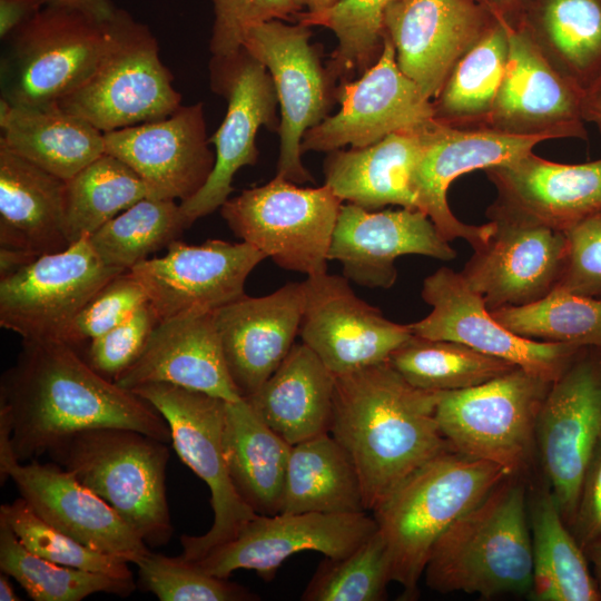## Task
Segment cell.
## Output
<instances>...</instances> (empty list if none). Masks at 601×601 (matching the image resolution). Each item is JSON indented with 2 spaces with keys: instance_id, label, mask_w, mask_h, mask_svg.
I'll list each match as a JSON object with an SVG mask.
<instances>
[{
  "instance_id": "obj_1",
  "label": "cell",
  "mask_w": 601,
  "mask_h": 601,
  "mask_svg": "<svg viewBox=\"0 0 601 601\" xmlns=\"http://www.w3.org/2000/svg\"><path fill=\"white\" fill-rule=\"evenodd\" d=\"M0 414L11 425V450L20 463L95 428H129L171 442L157 408L97 373L61 339H22L16 363L1 376Z\"/></svg>"
},
{
  "instance_id": "obj_2",
  "label": "cell",
  "mask_w": 601,
  "mask_h": 601,
  "mask_svg": "<svg viewBox=\"0 0 601 601\" xmlns=\"http://www.w3.org/2000/svg\"><path fill=\"white\" fill-rule=\"evenodd\" d=\"M439 397L407 383L388 362L336 376L329 434L358 474L366 511L451 450L436 418Z\"/></svg>"
},
{
  "instance_id": "obj_3",
  "label": "cell",
  "mask_w": 601,
  "mask_h": 601,
  "mask_svg": "<svg viewBox=\"0 0 601 601\" xmlns=\"http://www.w3.org/2000/svg\"><path fill=\"white\" fill-rule=\"evenodd\" d=\"M504 467L447 450L415 470L372 512L385 540L391 581L403 600L418 597L431 551L441 535L501 482Z\"/></svg>"
},
{
  "instance_id": "obj_4",
  "label": "cell",
  "mask_w": 601,
  "mask_h": 601,
  "mask_svg": "<svg viewBox=\"0 0 601 601\" xmlns=\"http://www.w3.org/2000/svg\"><path fill=\"white\" fill-rule=\"evenodd\" d=\"M511 477L437 540L423 573L431 590L485 599L530 594L533 555L525 490Z\"/></svg>"
},
{
  "instance_id": "obj_5",
  "label": "cell",
  "mask_w": 601,
  "mask_h": 601,
  "mask_svg": "<svg viewBox=\"0 0 601 601\" xmlns=\"http://www.w3.org/2000/svg\"><path fill=\"white\" fill-rule=\"evenodd\" d=\"M49 456L106 501L148 546L174 532L166 495L167 443L142 432L107 427L78 432Z\"/></svg>"
},
{
  "instance_id": "obj_6",
  "label": "cell",
  "mask_w": 601,
  "mask_h": 601,
  "mask_svg": "<svg viewBox=\"0 0 601 601\" xmlns=\"http://www.w3.org/2000/svg\"><path fill=\"white\" fill-rule=\"evenodd\" d=\"M112 17L102 21L45 6L4 40L1 98L14 106L60 102L99 66L111 41Z\"/></svg>"
},
{
  "instance_id": "obj_7",
  "label": "cell",
  "mask_w": 601,
  "mask_h": 601,
  "mask_svg": "<svg viewBox=\"0 0 601 601\" xmlns=\"http://www.w3.org/2000/svg\"><path fill=\"white\" fill-rule=\"evenodd\" d=\"M173 80L148 26L117 8L111 41L99 66L57 105L108 132L175 112L181 95Z\"/></svg>"
},
{
  "instance_id": "obj_8",
  "label": "cell",
  "mask_w": 601,
  "mask_h": 601,
  "mask_svg": "<svg viewBox=\"0 0 601 601\" xmlns=\"http://www.w3.org/2000/svg\"><path fill=\"white\" fill-rule=\"evenodd\" d=\"M552 383L516 367L483 384L440 392L436 418L451 449L524 471L536 446V422Z\"/></svg>"
},
{
  "instance_id": "obj_9",
  "label": "cell",
  "mask_w": 601,
  "mask_h": 601,
  "mask_svg": "<svg viewBox=\"0 0 601 601\" xmlns=\"http://www.w3.org/2000/svg\"><path fill=\"white\" fill-rule=\"evenodd\" d=\"M342 205L325 184L302 188L276 175L267 184L227 199L219 209L235 236L279 267L309 277L327 272Z\"/></svg>"
},
{
  "instance_id": "obj_10",
  "label": "cell",
  "mask_w": 601,
  "mask_h": 601,
  "mask_svg": "<svg viewBox=\"0 0 601 601\" xmlns=\"http://www.w3.org/2000/svg\"><path fill=\"white\" fill-rule=\"evenodd\" d=\"M132 392L164 416L177 455L210 491L213 525L205 534L180 538L181 555L196 561L233 540L257 515L237 494L227 472L223 442L227 401L167 383L145 384Z\"/></svg>"
},
{
  "instance_id": "obj_11",
  "label": "cell",
  "mask_w": 601,
  "mask_h": 601,
  "mask_svg": "<svg viewBox=\"0 0 601 601\" xmlns=\"http://www.w3.org/2000/svg\"><path fill=\"white\" fill-rule=\"evenodd\" d=\"M311 37L308 26L270 20L250 27L243 40V47L273 79L280 108L277 176L295 184L313 180L302 162V139L328 116L336 101V82Z\"/></svg>"
},
{
  "instance_id": "obj_12",
  "label": "cell",
  "mask_w": 601,
  "mask_h": 601,
  "mask_svg": "<svg viewBox=\"0 0 601 601\" xmlns=\"http://www.w3.org/2000/svg\"><path fill=\"white\" fill-rule=\"evenodd\" d=\"M209 82L225 98V118L209 138L215 146V166L203 186L180 208L188 224L220 208L233 191L235 174L258 159L256 135L262 126L278 131V99L268 70L244 47L228 56H211Z\"/></svg>"
},
{
  "instance_id": "obj_13",
  "label": "cell",
  "mask_w": 601,
  "mask_h": 601,
  "mask_svg": "<svg viewBox=\"0 0 601 601\" xmlns=\"http://www.w3.org/2000/svg\"><path fill=\"white\" fill-rule=\"evenodd\" d=\"M124 270L107 266L89 236L0 278V326L23 341L59 339L85 304Z\"/></svg>"
},
{
  "instance_id": "obj_14",
  "label": "cell",
  "mask_w": 601,
  "mask_h": 601,
  "mask_svg": "<svg viewBox=\"0 0 601 601\" xmlns=\"http://www.w3.org/2000/svg\"><path fill=\"white\" fill-rule=\"evenodd\" d=\"M494 231L474 249L461 273L490 311L522 306L546 296L560 282L568 240L554 229L493 203Z\"/></svg>"
},
{
  "instance_id": "obj_15",
  "label": "cell",
  "mask_w": 601,
  "mask_h": 601,
  "mask_svg": "<svg viewBox=\"0 0 601 601\" xmlns=\"http://www.w3.org/2000/svg\"><path fill=\"white\" fill-rule=\"evenodd\" d=\"M422 297L432 311L410 325L414 335L453 341L509 362L550 383L572 364L578 345L522 337L496 321L484 298L461 273L441 267L423 282Z\"/></svg>"
},
{
  "instance_id": "obj_16",
  "label": "cell",
  "mask_w": 601,
  "mask_h": 601,
  "mask_svg": "<svg viewBox=\"0 0 601 601\" xmlns=\"http://www.w3.org/2000/svg\"><path fill=\"white\" fill-rule=\"evenodd\" d=\"M339 110L309 128L306 151H334L349 145L368 147L386 136L433 119L432 100L400 69L393 43L384 38L380 58L361 77L336 86Z\"/></svg>"
},
{
  "instance_id": "obj_17",
  "label": "cell",
  "mask_w": 601,
  "mask_h": 601,
  "mask_svg": "<svg viewBox=\"0 0 601 601\" xmlns=\"http://www.w3.org/2000/svg\"><path fill=\"white\" fill-rule=\"evenodd\" d=\"M601 440V365L573 361L555 380L536 422V447L551 493L571 526L583 475Z\"/></svg>"
},
{
  "instance_id": "obj_18",
  "label": "cell",
  "mask_w": 601,
  "mask_h": 601,
  "mask_svg": "<svg viewBox=\"0 0 601 601\" xmlns=\"http://www.w3.org/2000/svg\"><path fill=\"white\" fill-rule=\"evenodd\" d=\"M548 140L542 136L511 135L489 128H454L436 120L424 127L421 156L412 175L417 209L423 211L447 240L465 239L474 249L494 231L493 221L464 224L447 204V189L457 177L510 161Z\"/></svg>"
},
{
  "instance_id": "obj_19",
  "label": "cell",
  "mask_w": 601,
  "mask_h": 601,
  "mask_svg": "<svg viewBox=\"0 0 601 601\" xmlns=\"http://www.w3.org/2000/svg\"><path fill=\"white\" fill-rule=\"evenodd\" d=\"M166 249L128 270L145 288L159 322L191 311L214 312L243 297L248 275L266 258L246 242L188 245L177 239Z\"/></svg>"
},
{
  "instance_id": "obj_20",
  "label": "cell",
  "mask_w": 601,
  "mask_h": 601,
  "mask_svg": "<svg viewBox=\"0 0 601 601\" xmlns=\"http://www.w3.org/2000/svg\"><path fill=\"white\" fill-rule=\"evenodd\" d=\"M376 530L375 519L367 512L257 514L233 540L196 562L218 578L228 579L244 569L270 581L284 561L296 553L314 551L327 558H343Z\"/></svg>"
},
{
  "instance_id": "obj_21",
  "label": "cell",
  "mask_w": 601,
  "mask_h": 601,
  "mask_svg": "<svg viewBox=\"0 0 601 601\" xmlns=\"http://www.w3.org/2000/svg\"><path fill=\"white\" fill-rule=\"evenodd\" d=\"M305 285L302 343L335 377L387 362L413 335L410 325L387 319L357 297L346 277L326 272L307 277Z\"/></svg>"
},
{
  "instance_id": "obj_22",
  "label": "cell",
  "mask_w": 601,
  "mask_h": 601,
  "mask_svg": "<svg viewBox=\"0 0 601 601\" xmlns=\"http://www.w3.org/2000/svg\"><path fill=\"white\" fill-rule=\"evenodd\" d=\"M506 26L510 42L506 69L483 128L542 136L548 140H585L584 91L552 67L521 24Z\"/></svg>"
},
{
  "instance_id": "obj_23",
  "label": "cell",
  "mask_w": 601,
  "mask_h": 601,
  "mask_svg": "<svg viewBox=\"0 0 601 601\" xmlns=\"http://www.w3.org/2000/svg\"><path fill=\"white\" fill-rule=\"evenodd\" d=\"M104 139L105 152L137 173L152 198L180 203L191 198L215 166L203 102L181 105L159 120L104 132Z\"/></svg>"
},
{
  "instance_id": "obj_24",
  "label": "cell",
  "mask_w": 601,
  "mask_h": 601,
  "mask_svg": "<svg viewBox=\"0 0 601 601\" xmlns=\"http://www.w3.org/2000/svg\"><path fill=\"white\" fill-rule=\"evenodd\" d=\"M479 0H396L384 16V38L400 69L433 99L455 61L494 22Z\"/></svg>"
},
{
  "instance_id": "obj_25",
  "label": "cell",
  "mask_w": 601,
  "mask_h": 601,
  "mask_svg": "<svg viewBox=\"0 0 601 601\" xmlns=\"http://www.w3.org/2000/svg\"><path fill=\"white\" fill-rule=\"evenodd\" d=\"M404 255L451 260L456 252L418 209L341 206L328 259L339 262L344 277L359 286L390 288L397 277L395 259Z\"/></svg>"
},
{
  "instance_id": "obj_26",
  "label": "cell",
  "mask_w": 601,
  "mask_h": 601,
  "mask_svg": "<svg viewBox=\"0 0 601 601\" xmlns=\"http://www.w3.org/2000/svg\"><path fill=\"white\" fill-rule=\"evenodd\" d=\"M11 479L22 499L47 523L96 551L137 564L148 545L99 495L57 463H11L0 476Z\"/></svg>"
},
{
  "instance_id": "obj_27",
  "label": "cell",
  "mask_w": 601,
  "mask_h": 601,
  "mask_svg": "<svg viewBox=\"0 0 601 601\" xmlns=\"http://www.w3.org/2000/svg\"><path fill=\"white\" fill-rule=\"evenodd\" d=\"M305 303L303 280L262 297L245 294L214 311L225 362L243 398L254 394L290 352Z\"/></svg>"
},
{
  "instance_id": "obj_28",
  "label": "cell",
  "mask_w": 601,
  "mask_h": 601,
  "mask_svg": "<svg viewBox=\"0 0 601 601\" xmlns=\"http://www.w3.org/2000/svg\"><path fill=\"white\" fill-rule=\"evenodd\" d=\"M114 382L129 391L167 383L227 402L243 398L229 375L210 311H191L159 322L140 356Z\"/></svg>"
},
{
  "instance_id": "obj_29",
  "label": "cell",
  "mask_w": 601,
  "mask_h": 601,
  "mask_svg": "<svg viewBox=\"0 0 601 601\" xmlns=\"http://www.w3.org/2000/svg\"><path fill=\"white\" fill-rule=\"evenodd\" d=\"M484 171L497 190L495 204L554 229L601 211V159L561 164L532 150Z\"/></svg>"
},
{
  "instance_id": "obj_30",
  "label": "cell",
  "mask_w": 601,
  "mask_h": 601,
  "mask_svg": "<svg viewBox=\"0 0 601 601\" xmlns=\"http://www.w3.org/2000/svg\"><path fill=\"white\" fill-rule=\"evenodd\" d=\"M65 183L0 145V247L36 257L66 249Z\"/></svg>"
},
{
  "instance_id": "obj_31",
  "label": "cell",
  "mask_w": 601,
  "mask_h": 601,
  "mask_svg": "<svg viewBox=\"0 0 601 601\" xmlns=\"http://www.w3.org/2000/svg\"><path fill=\"white\" fill-rule=\"evenodd\" d=\"M426 124L393 132L368 147L331 151L324 161L325 185L343 201L368 210L386 205L417 209L412 175Z\"/></svg>"
},
{
  "instance_id": "obj_32",
  "label": "cell",
  "mask_w": 601,
  "mask_h": 601,
  "mask_svg": "<svg viewBox=\"0 0 601 601\" xmlns=\"http://www.w3.org/2000/svg\"><path fill=\"white\" fill-rule=\"evenodd\" d=\"M335 375L304 343L294 344L273 375L246 402L290 445L329 433Z\"/></svg>"
},
{
  "instance_id": "obj_33",
  "label": "cell",
  "mask_w": 601,
  "mask_h": 601,
  "mask_svg": "<svg viewBox=\"0 0 601 601\" xmlns=\"http://www.w3.org/2000/svg\"><path fill=\"white\" fill-rule=\"evenodd\" d=\"M0 145L68 180L105 154L104 132L58 105L14 106L0 99Z\"/></svg>"
},
{
  "instance_id": "obj_34",
  "label": "cell",
  "mask_w": 601,
  "mask_h": 601,
  "mask_svg": "<svg viewBox=\"0 0 601 601\" xmlns=\"http://www.w3.org/2000/svg\"><path fill=\"white\" fill-rule=\"evenodd\" d=\"M224 455L240 499L260 515L280 513L292 445L245 398L226 402Z\"/></svg>"
},
{
  "instance_id": "obj_35",
  "label": "cell",
  "mask_w": 601,
  "mask_h": 601,
  "mask_svg": "<svg viewBox=\"0 0 601 601\" xmlns=\"http://www.w3.org/2000/svg\"><path fill=\"white\" fill-rule=\"evenodd\" d=\"M519 24L583 91L601 76V0H532Z\"/></svg>"
},
{
  "instance_id": "obj_36",
  "label": "cell",
  "mask_w": 601,
  "mask_h": 601,
  "mask_svg": "<svg viewBox=\"0 0 601 601\" xmlns=\"http://www.w3.org/2000/svg\"><path fill=\"white\" fill-rule=\"evenodd\" d=\"M362 512L367 511L358 474L329 433L292 445L280 513Z\"/></svg>"
},
{
  "instance_id": "obj_37",
  "label": "cell",
  "mask_w": 601,
  "mask_h": 601,
  "mask_svg": "<svg viewBox=\"0 0 601 601\" xmlns=\"http://www.w3.org/2000/svg\"><path fill=\"white\" fill-rule=\"evenodd\" d=\"M533 580L538 601H600L584 549L563 520L551 491H541L530 510Z\"/></svg>"
},
{
  "instance_id": "obj_38",
  "label": "cell",
  "mask_w": 601,
  "mask_h": 601,
  "mask_svg": "<svg viewBox=\"0 0 601 601\" xmlns=\"http://www.w3.org/2000/svg\"><path fill=\"white\" fill-rule=\"evenodd\" d=\"M509 49L508 26L495 17L451 68L432 99L433 119L454 128H483L504 77Z\"/></svg>"
},
{
  "instance_id": "obj_39",
  "label": "cell",
  "mask_w": 601,
  "mask_h": 601,
  "mask_svg": "<svg viewBox=\"0 0 601 601\" xmlns=\"http://www.w3.org/2000/svg\"><path fill=\"white\" fill-rule=\"evenodd\" d=\"M146 197H151V191L138 174L105 152L65 183V229L69 245L90 236Z\"/></svg>"
},
{
  "instance_id": "obj_40",
  "label": "cell",
  "mask_w": 601,
  "mask_h": 601,
  "mask_svg": "<svg viewBox=\"0 0 601 601\" xmlns=\"http://www.w3.org/2000/svg\"><path fill=\"white\" fill-rule=\"evenodd\" d=\"M387 362L407 383L432 392L465 390L518 367L457 342L414 334Z\"/></svg>"
},
{
  "instance_id": "obj_41",
  "label": "cell",
  "mask_w": 601,
  "mask_h": 601,
  "mask_svg": "<svg viewBox=\"0 0 601 601\" xmlns=\"http://www.w3.org/2000/svg\"><path fill=\"white\" fill-rule=\"evenodd\" d=\"M189 227L175 200L146 197L97 229L89 240L107 266L127 272L167 248Z\"/></svg>"
},
{
  "instance_id": "obj_42",
  "label": "cell",
  "mask_w": 601,
  "mask_h": 601,
  "mask_svg": "<svg viewBox=\"0 0 601 601\" xmlns=\"http://www.w3.org/2000/svg\"><path fill=\"white\" fill-rule=\"evenodd\" d=\"M0 569L35 601H80L100 592L128 597L135 590L134 580L66 566L32 553L1 519Z\"/></svg>"
},
{
  "instance_id": "obj_43",
  "label": "cell",
  "mask_w": 601,
  "mask_h": 601,
  "mask_svg": "<svg viewBox=\"0 0 601 601\" xmlns=\"http://www.w3.org/2000/svg\"><path fill=\"white\" fill-rule=\"evenodd\" d=\"M491 313L504 327L529 339L601 346V298L555 286L534 303Z\"/></svg>"
},
{
  "instance_id": "obj_44",
  "label": "cell",
  "mask_w": 601,
  "mask_h": 601,
  "mask_svg": "<svg viewBox=\"0 0 601 601\" xmlns=\"http://www.w3.org/2000/svg\"><path fill=\"white\" fill-rule=\"evenodd\" d=\"M396 0H338L327 10L303 11L302 24L329 29L338 43L327 62V70L336 82L349 81L362 75L380 58L384 46V16Z\"/></svg>"
},
{
  "instance_id": "obj_45",
  "label": "cell",
  "mask_w": 601,
  "mask_h": 601,
  "mask_svg": "<svg viewBox=\"0 0 601 601\" xmlns=\"http://www.w3.org/2000/svg\"><path fill=\"white\" fill-rule=\"evenodd\" d=\"M391 581L384 538L375 531L353 552L319 563L306 585L303 601H382Z\"/></svg>"
},
{
  "instance_id": "obj_46",
  "label": "cell",
  "mask_w": 601,
  "mask_h": 601,
  "mask_svg": "<svg viewBox=\"0 0 601 601\" xmlns=\"http://www.w3.org/2000/svg\"><path fill=\"white\" fill-rule=\"evenodd\" d=\"M0 519L32 553L75 569L98 572L121 580H134L128 562L86 546L42 520L19 497L2 504Z\"/></svg>"
},
{
  "instance_id": "obj_47",
  "label": "cell",
  "mask_w": 601,
  "mask_h": 601,
  "mask_svg": "<svg viewBox=\"0 0 601 601\" xmlns=\"http://www.w3.org/2000/svg\"><path fill=\"white\" fill-rule=\"evenodd\" d=\"M146 590L160 601H256L247 588L205 571L196 561L149 551L138 562Z\"/></svg>"
},
{
  "instance_id": "obj_48",
  "label": "cell",
  "mask_w": 601,
  "mask_h": 601,
  "mask_svg": "<svg viewBox=\"0 0 601 601\" xmlns=\"http://www.w3.org/2000/svg\"><path fill=\"white\" fill-rule=\"evenodd\" d=\"M148 302L142 285L127 270L105 284L79 311L61 334V341L77 347L129 318Z\"/></svg>"
},
{
  "instance_id": "obj_49",
  "label": "cell",
  "mask_w": 601,
  "mask_h": 601,
  "mask_svg": "<svg viewBox=\"0 0 601 601\" xmlns=\"http://www.w3.org/2000/svg\"><path fill=\"white\" fill-rule=\"evenodd\" d=\"M214 24L209 40L211 56H228L243 48L246 31L270 20H297L299 0H211Z\"/></svg>"
},
{
  "instance_id": "obj_50",
  "label": "cell",
  "mask_w": 601,
  "mask_h": 601,
  "mask_svg": "<svg viewBox=\"0 0 601 601\" xmlns=\"http://www.w3.org/2000/svg\"><path fill=\"white\" fill-rule=\"evenodd\" d=\"M158 323L152 305L147 302L125 322L90 341L86 361L114 382L140 356Z\"/></svg>"
},
{
  "instance_id": "obj_51",
  "label": "cell",
  "mask_w": 601,
  "mask_h": 601,
  "mask_svg": "<svg viewBox=\"0 0 601 601\" xmlns=\"http://www.w3.org/2000/svg\"><path fill=\"white\" fill-rule=\"evenodd\" d=\"M568 253L556 286L578 295L601 298V211L564 231Z\"/></svg>"
},
{
  "instance_id": "obj_52",
  "label": "cell",
  "mask_w": 601,
  "mask_h": 601,
  "mask_svg": "<svg viewBox=\"0 0 601 601\" xmlns=\"http://www.w3.org/2000/svg\"><path fill=\"white\" fill-rule=\"evenodd\" d=\"M571 528L583 549L601 534V440L583 475Z\"/></svg>"
},
{
  "instance_id": "obj_53",
  "label": "cell",
  "mask_w": 601,
  "mask_h": 601,
  "mask_svg": "<svg viewBox=\"0 0 601 601\" xmlns=\"http://www.w3.org/2000/svg\"><path fill=\"white\" fill-rule=\"evenodd\" d=\"M43 7L41 0H0V39L4 41Z\"/></svg>"
},
{
  "instance_id": "obj_54",
  "label": "cell",
  "mask_w": 601,
  "mask_h": 601,
  "mask_svg": "<svg viewBox=\"0 0 601 601\" xmlns=\"http://www.w3.org/2000/svg\"><path fill=\"white\" fill-rule=\"evenodd\" d=\"M45 6L79 11L97 20L110 19L117 8L110 0H41Z\"/></svg>"
},
{
  "instance_id": "obj_55",
  "label": "cell",
  "mask_w": 601,
  "mask_h": 601,
  "mask_svg": "<svg viewBox=\"0 0 601 601\" xmlns=\"http://www.w3.org/2000/svg\"><path fill=\"white\" fill-rule=\"evenodd\" d=\"M494 17L509 24L521 22L525 10L532 0H479Z\"/></svg>"
},
{
  "instance_id": "obj_56",
  "label": "cell",
  "mask_w": 601,
  "mask_h": 601,
  "mask_svg": "<svg viewBox=\"0 0 601 601\" xmlns=\"http://www.w3.org/2000/svg\"><path fill=\"white\" fill-rule=\"evenodd\" d=\"M582 114L584 121L594 124L601 132V76L584 91Z\"/></svg>"
},
{
  "instance_id": "obj_57",
  "label": "cell",
  "mask_w": 601,
  "mask_h": 601,
  "mask_svg": "<svg viewBox=\"0 0 601 601\" xmlns=\"http://www.w3.org/2000/svg\"><path fill=\"white\" fill-rule=\"evenodd\" d=\"M36 256L19 249L0 247V278L35 260Z\"/></svg>"
},
{
  "instance_id": "obj_58",
  "label": "cell",
  "mask_w": 601,
  "mask_h": 601,
  "mask_svg": "<svg viewBox=\"0 0 601 601\" xmlns=\"http://www.w3.org/2000/svg\"><path fill=\"white\" fill-rule=\"evenodd\" d=\"M584 552L592 564V574L601 594V534L584 548Z\"/></svg>"
},
{
  "instance_id": "obj_59",
  "label": "cell",
  "mask_w": 601,
  "mask_h": 601,
  "mask_svg": "<svg viewBox=\"0 0 601 601\" xmlns=\"http://www.w3.org/2000/svg\"><path fill=\"white\" fill-rule=\"evenodd\" d=\"M8 578L9 575L3 572L0 575V600L18 601L20 598L14 592V589Z\"/></svg>"
},
{
  "instance_id": "obj_60",
  "label": "cell",
  "mask_w": 601,
  "mask_h": 601,
  "mask_svg": "<svg viewBox=\"0 0 601 601\" xmlns=\"http://www.w3.org/2000/svg\"><path fill=\"white\" fill-rule=\"evenodd\" d=\"M304 8L307 10L305 12L316 13L333 7L338 0H299Z\"/></svg>"
}]
</instances>
